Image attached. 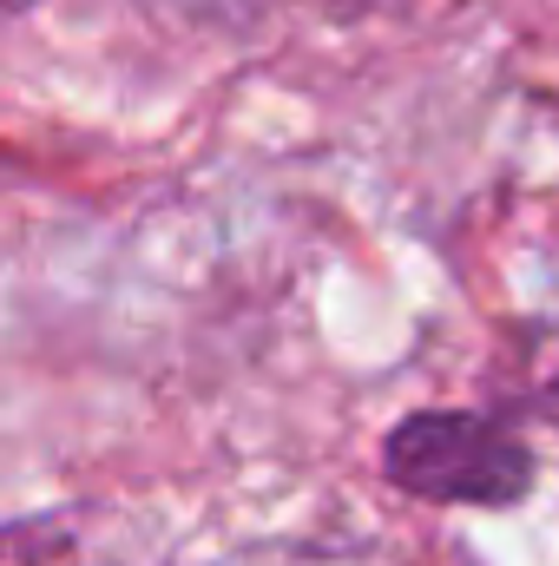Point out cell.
Returning <instances> with one entry per match:
<instances>
[{
  "instance_id": "1",
  "label": "cell",
  "mask_w": 559,
  "mask_h": 566,
  "mask_svg": "<svg viewBox=\"0 0 559 566\" xmlns=\"http://www.w3.org/2000/svg\"><path fill=\"white\" fill-rule=\"evenodd\" d=\"M389 481L415 501H461V507H514L534 488V448L494 416L428 409L389 434L382 448Z\"/></svg>"
},
{
  "instance_id": "2",
  "label": "cell",
  "mask_w": 559,
  "mask_h": 566,
  "mask_svg": "<svg viewBox=\"0 0 559 566\" xmlns=\"http://www.w3.org/2000/svg\"><path fill=\"white\" fill-rule=\"evenodd\" d=\"M527 349H534V363H527V402L559 428V329H534Z\"/></svg>"
}]
</instances>
